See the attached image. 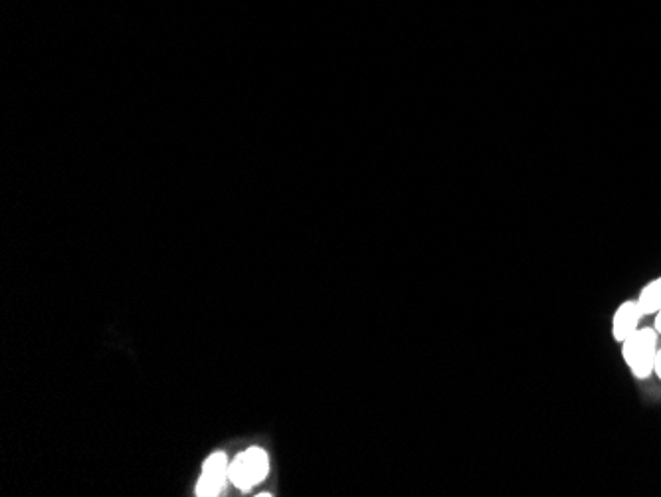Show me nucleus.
<instances>
[{
  "mask_svg": "<svg viewBox=\"0 0 661 497\" xmlns=\"http://www.w3.org/2000/svg\"><path fill=\"white\" fill-rule=\"evenodd\" d=\"M660 349V333L656 327H640L626 341H622V357L630 373L646 381L654 375L656 357Z\"/></svg>",
  "mask_w": 661,
  "mask_h": 497,
  "instance_id": "f257e3e1",
  "label": "nucleus"
},
{
  "mask_svg": "<svg viewBox=\"0 0 661 497\" xmlns=\"http://www.w3.org/2000/svg\"><path fill=\"white\" fill-rule=\"evenodd\" d=\"M654 327H656V331L660 333L661 335V309L656 313V321H654Z\"/></svg>",
  "mask_w": 661,
  "mask_h": 497,
  "instance_id": "0eeeda50",
  "label": "nucleus"
},
{
  "mask_svg": "<svg viewBox=\"0 0 661 497\" xmlns=\"http://www.w3.org/2000/svg\"><path fill=\"white\" fill-rule=\"evenodd\" d=\"M656 377L661 381V347L658 349V357H656V369H654Z\"/></svg>",
  "mask_w": 661,
  "mask_h": 497,
  "instance_id": "423d86ee",
  "label": "nucleus"
},
{
  "mask_svg": "<svg viewBox=\"0 0 661 497\" xmlns=\"http://www.w3.org/2000/svg\"><path fill=\"white\" fill-rule=\"evenodd\" d=\"M228 470H230V466H228L226 456L222 452L212 454L204 464L202 476H200L198 486H196V496H218L224 490L226 480H230Z\"/></svg>",
  "mask_w": 661,
  "mask_h": 497,
  "instance_id": "7ed1b4c3",
  "label": "nucleus"
},
{
  "mask_svg": "<svg viewBox=\"0 0 661 497\" xmlns=\"http://www.w3.org/2000/svg\"><path fill=\"white\" fill-rule=\"evenodd\" d=\"M268 470V454L262 448H250L230 464L228 478L240 490H250L268 476Z\"/></svg>",
  "mask_w": 661,
  "mask_h": 497,
  "instance_id": "f03ea898",
  "label": "nucleus"
},
{
  "mask_svg": "<svg viewBox=\"0 0 661 497\" xmlns=\"http://www.w3.org/2000/svg\"><path fill=\"white\" fill-rule=\"evenodd\" d=\"M638 305L642 309V313L648 315H656L661 309V276L652 280L650 284H646L638 296Z\"/></svg>",
  "mask_w": 661,
  "mask_h": 497,
  "instance_id": "39448f33",
  "label": "nucleus"
},
{
  "mask_svg": "<svg viewBox=\"0 0 661 497\" xmlns=\"http://www.w3.org/2000/svg\"><path fill=\"white\" fill-rule=\"evenodd\" d=\"M646 315L642 313L640 305L636 299H626L618 305V309L612 315V337L614 341L622 343L626 341L632 333L640 329V323Z\"/></svg>",
  "mask_w": 661,
  "mask_h": 497,
  "instance_id": "20e7f679",
  "label": "nucleus"
}]
</instances>
